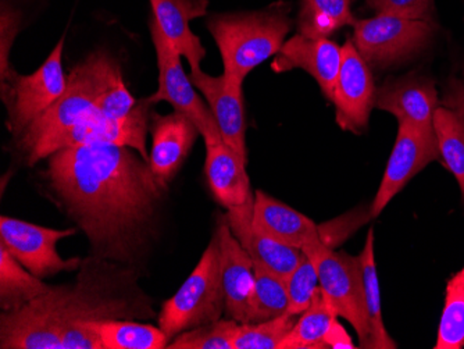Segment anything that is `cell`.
<instances>
[{
  "mask_svg": "<svg viewBox=\"0 0 464 349\" xmlns=\"http://www.w3.org/2000/svg\"><path fill=\"white\" fill-rule=\"evenodd\" d=\"M132 148L88 143L49 156V184L93 252L109 262H131L167 191Z\"/></svg>",
  "mask_w": 464,
  "mask_h": 349,
  "instance_id": "cell-1",
  "label": "cell"
},
{
  "mask_svg": "<svg viewBox=\"0 0 464 349\" xmlns=\"http://www.w3.org/2000/svg\"><path fill=\"white\" fill-rule=\"evenodd\" d=\"M109 260L83 262L75 286H52L0 317L2 349H103L93 322L150 317L142 296H131V272H120Z\"/></svg>",
  "mask_w": 464,
  "mask_h": 349,
  "instance_id": "cell-2",
  "label": "cell"
},
{
  "mask_svg": "<svg viewBox=\"0 0 464 349\" xmlns=\"http://www.w3.org/2000/svg\"><path fill=\"white\" fill-rule=\"evenodd\" d=\"M291 10V5L280 0L255 12L208 17L206 24L223 57L227 84L244 87L253 70L280 52L292 28Z\"/></svg>",
  "mask_w": 464,
  "mask_h": 349,
  "instance_id": "cell-3",
  "label": "cell"
},
{
  "mask_svg": "<svg viewBox=\"0 0 464 349\" xmlns=\"http://www.w3.org/2000/svg\"><path fill=\"white\" fill-rule=\"evenodd\" d=\"M120 78H122L121 67L103 52H95L74 67L69 75L66 92L17 137L18 150L27 163L30 166L38 163L42 150L60 132L98 113L102 95Z\"/></svg>",
  "mask_w": 464,
  "mask_h": 349,
  "instance_id": "cell-4",
  "label": "cell"
},
{
  "mask_svg": "<svg viewBox=\"0 0 464 349\" xmlns=\"http://www.w3.org/2000/svg\"><path fill=\"white\" fill-rule=\"evenodd\" d=\"M226 314L220 245L216 234L194 272L176 296L167 299L159 315V327L173 340L181 333L215 323Z\"/></svg>",
  "mask_w": 464,
  "mask_h": 349,
  "instance_id": "cell-5",
  "label": "cell"
},
{
  "mask_svg": "<svg viewBox=\"0 0 464 349\" xmlns=\"http://www.w3.org/2000/svg\"><path fill=\"white\" fill-rule=\"evenodd\" d=\"M302 251L314 265L322 293L338 317L353 325L359 344L367 348L370 328L361 257L334 251L322 236L307 242Z\"/></svg>",
  "mask_w": 464,
  "mask_h": 349,
  "instance_id": "cell-6",
  "label": "cell"
},
{
  "mask_svg": "<svg viewBox=\"0 0 464 349\" xmlns=\"http://www.w3.org/2000/svg\"><path fill=\"white\" fill-rule=\"evenodd\" d=\"M437 30V23L375 15L356 20L352 43L370 69L385 70L429 48Z\"/></svg>",
  "mask_w": 464,
  "mask_h": 349,
  "instance_id": "cell-7",
  "label": "cell"
},
{
  "mask_svg": "<svg viewBox=\"0 0 464 349\" xmlns=\"http://www.w3.org/2000/svg\"><path fill=\"white\" fill-rule=\"evenodd\" d=\"M150 28L158 54L159 90L155 95L148 99L152 103L169 102L174 111L184 114L194 122L206 145L224 142L212 111L200 98L191 77L185 74L182 69L181 54L169 43L153 15L150 18Z\"/></svg>",
  "mask_w": 464,
  "mask_h": 349,
  "instance_id": "cell-8",
  "label": "cell"
},
{
  "mask_svg": "<svg viewBox=\"0 0 464 349\" xmlns=\"http://www.w3.org/2000/svg\"><path fill=\"white\" fill-rule=\"evenodd\" d=\"M64 41L66 38L63 36L45 63L34 74H17L6 95H4L9 111L10 130L15 137L66 92L69 77L62 63Z\"/></svg>",
  "mask_w": 464,
  "mask_h": 349,
  "instance_id": "cell-9",
  "label": "cell"
},
{
  "mask_svg": "<svg viewBox=\"0 0 464 349\" xmlns=\"http://www.w3.org/2000/svg\"><path fill=\"white\" fill-rule=\"evenodd\" d=\"M152 105L150 99L138 102L131 114L124 119H109L98 111L87 119L81 120L66 131L60 132L53 140L49 141L48 145L42 150L39 160L49 158L52 153L64 148L104 142L132 148L146 161H150V155L146 150V135L150 130Z\"/></svg>",
  "mask_w": 464,
  "mask_h": 349,
  "instance_id": "cell-10",
  "label": "cell"
},
{
  "mask_svg": "<svg viewBox=\"0 0 464 349\" xmlns=\"http://www.w3.org/2000/svg\"><path fill=\"white\" fill-rule=\"evenodd\" d=\"M77 233V228L54 230L7 216H2L0 220V242L25 269L39 278L78 269L80 259L63 260L56 248L60 239Z\"/></svg>",
  "mask_w": 464,
  "mask_h": 349,
  "instance_id": "cell-11",
  "label": "cell"
},
{
  "mask_svg": "<svg viewBox=\"0 0 464 349\" xmlns=\"http://www.w3.org/2000/svg\"><path fill=\"white\" fill-rule=\"evenodd\" d=\"M375 92L372 69L349 39L343 46V63L331 99L336 122L343 131L362 134L367 129Z\"/></svg>",
  "mask_w": 464,
  "mask_h": 349,
  "instance_id": "cell-12",
  "label": "cell"
},
{
  "mask_svg": "<svg viewBox=\"0 0 464 349\" xmlns=\"http://www.w3.org/2000/svg\"><path fill=\"white\" fill-rule=\"evenodd\" d=\"M395 145L382 177V186L372 200L370 216L378 218L388 203L405 189L406 184L416 174L426 169L431 161L440 160L437 137L411 126L408 122H398Z\"/></svg>",
  "mask_w": 464,
  "mask_h": 349,
  "instance_id": "cell-13",
  "label": "cell"
},
{
  "mask_svg": "<svg viewBox=\"0 0 464 349\" xmlns=\"http://www.w3.org/2000/svg\"><path fill=\"white\" fill-rule=\"evenodd\" d=\"M440 106L434 81L423 75L390 78L375 92L374 108L392 114L398 122L417 127L430 137H437L434 116Z\"/></svg>",
  "mask_w": 464,
  "mask_h": 349,
  "instance_id": "cell-14",
  "label": "cell"
},
{
  "mask_svg": "<svg viewBox=\"0 0 464 349\" xmlns=\"http://www.w3.org/2000/svg\"><path fill=\"white\" fill-rule=\"evenodd\" d=\"M220 245L221 275L226 294V315L239 325L252 322L255 296V262L232 234L227 218H221L218 228Z\"/></svg>",
  "mask_w": 464,
  "mask_h": 349,
  "instance_id": "cell-15",
  "label": "cell"
},
{
  "mask_svg": "<svg viewBox=\"0 0 464 349\" xmlns=\"http://www.w3.org/2000/svg\"><path fill=\"white\" fill-rule=\"evenodd\" d=\"M341 63L343 46L330 38L314 39L296 34L284 44L274 57L273 70L276 73H285L301 69L309 73L325 98L331 101Z\"/></svg>",
  "mask_w": 464,
  "mask_h": 349,
  "instance_id": "cell-16",
  "label": "cell"
},
{
  "mask_svg": "<svg viewBox=\"0 0 464 349\" xmlns=\"http://www.w3.org/2000/svg\"><path fill=\"white\" fill-rule=\"evenodd\" d=\"M150 120V169L161 182L169 184L191 152L198 135H200L199 130L191 120L179 111L166 116H160L153 111Z\"/></svg>",
  "mask_w": 464,
  "mask_h": 349,
  "instance_id": "cell-17",
  "label": "cell"
},
{
  "mask_svg": "<svg viewBox=\"0 0 464 349\" xmlns=\"http://www.w3.org/2000/svg\"><path fill=\"white\" fill-rule=\"evenodd\" d=\"M189 77L208 101L224 143L246 160V120L242 88L227 84L224 75L213 77L202 70L191 72Z\"/></svg>",
  "mask_w": 464,
  "mask_h": 349,
  "instance_id": "cell-18",
  "label": "cell"
},
{
  "mask_svg": "<svg viewBox=\"0 0 464 349\" xmlns=\"http://www.w3.org/2000/svg\"><path fill=\"white\" fill-rule=\"evenodd\" d=\"M253 199L244 207L231 208L227 215L229 228L253 262L265 266L284 278L304 259L302 249L283 244L253 228Z\"/></svg>",
  "mask_w": 464,
  "mask_h": 349,
  "instance_id": "cell-19",
  "label": "cell"
},
{
  "mask_svg": "<svg viewBox=\"0 0 464 349\" xmlns=\"http://www.w3.org/2000/svg\"><path fill=\"white\" fill-rule=\"evenodd\" d=\"M153 17L173 48L187 57L191 72H199L206 51L189 22L208 15V0H150Z\"/></svg>",
  "mask_w": 464,
  "mask_h": 349,
  "instance_id": "cell-20",
  "label": "cell"
},
{
  "mask_svg": "<svg viewBox=\"0 0 464 349\" xmlns=\"http://www.w3.org/2000/svg\"><path fill=\"white\" fill-rule=\"evenodd\" d=\"M252 224L259 233L299 249L320 236L312 218L263 191L255 192Z\"/></svg>",
  "mask_w": 464,
  "mask_h": 349,
  "instance_id": "cell-21",
  "label": "cell"
},
{
  "mask_svg": "<svg viewBox=\"0 0 464 349\" xmlns=\"http://www.w3.org/2000/svg\"><path fill=\"white\" fill-rule=\"evenodd\" d=\"M205 173L216 200L227 209L244 207L253 199L246 160L224 142L206 145Z\"/></svg>",
  "mask_w": 464,
  "mask_h": 349,
  "instance_id": "cell-22",
  "label": "cell"
},
{
  "mask_svg": "<svg viewBox=\"0 0 464 349\" xmlns=\"http://www.w3.org/2000/svg\"><path fill=\"white\" fill-rule=\"evenodd\" d=\"M52 286H46L24 266L21 265L0 242V307L4 312L30 304L34 299L51 291Z\"/></svg>",
  "mask_w": 464,
  "mask_h": 349,
  "instance_id": "cell-23",
  "label": "cell"
},
{
  "mask_svg": "<svg viewBox=\"0 0 464 349\" xmlns=\"http://www.w3.org/2000/svg\"><path fill=\"white\" fill-rule=\"evenodd\" d=\"M352 0H301L296 28L301 35L309 38H330L334 33L352 25L354 18Z\"/></svg>",
  "mask_w": 464,
  "mask_h": 349,
  "instance_id": "cell-24",
  "label": "cell"
},
{
  "mask_svg": "<svg viewBox=\"0 0 464 349\" xmlns=\"http://www.w3.org/2000/svg\"><path fill=\"white\" fill-rule=\"evenodd\" d=\"M90 328L98 333L103 349H163L171 341L160 327L127 319L93 322Z\"/></svg>",
  "mask_w": 464,
  "mask_h": 349,
  "instance_id": "cell-25",
  "label": "cell"
},
{
  "mask_svg": "<svg viewBox=\"0 0 464 349\" xmlns=\"http://www.w3.org/2000/svg\"><path fill=\"white\" fill-rule=\"evenodd\" d=\"M363 269L364 299H366L367 317H369L370 337L367 348L395 349V341L388 334L382 320V293L378 281L377 265L374 257V230L367 233L363 251L359 255Z\"/></svg>",
  "mask_w": 464,
  "mask_h": 349,
  "instance_id": "cell-26",
  "label": "cell"
},
{
  "mask_svg": "<svg viewBox=\"0 0 464 349\" xmlns=\"http://www.w3.org/2000/svg\"><path fill=\"white\" fill-rule=\"evenodd\" d=\"M335 309L331 306L320 288L313 298L312 305L295 323L289 334L284 338L278 349H324V337L336 320Z\"/></svg>",
  "mask_w": 464,
  "mask_h": 349,
  "instance_id": "cell-27",
  "label": "cell"
},
{
  "mask_svg": "<svg viewBox=\"0 0 464 349\" xmlns=\"http://www.w3.org/2000/svg\"><path fill=\"white\" fill-rule=\"evenodd\" d=\"M434 130L440 160L458 179L464 199V127L455 111L440 105L435 111Z\"/></svg>",
  "mask_w": 464,
  "mask_h": 349,
  "instance_id": "cell-28",
  "label": "cell"
},
{
  "mask_svg": "<svg viewBox=\"0 0 464 349\" xmlns=\"http://www.w3.org/2000/svg\"><path fill=\"white\" fill-rule=\"evenodd\" d=\"M255 296H253L252 322L266 320L288 315L289 298L285 278L271 272L265 266L255 263Z\"/></svg>",
  "mask_w": 464,
  "mask_h": 349,
  "instance_id": "cell-29",
  "label": "cell"
},
{
  "mask_svg": "<svg viewBox=\"0 0 464 349\" xmlns=\"http://www.w3.org/2000/svg\"><path fill=\"white\" fill-rule=\"evenodd\" d=\"M464 346V267L447 286L444 311L438 328L435 349H460Z\"/></svg>",
  "mask_w": 464,
  "mask_h": 349,
  "instance_id": "cell-30",
  "label": "cell"
},
{
  "mask_svg": "<svg viewBox=\"0 0 464 349\" xmlns=\"http://www.w3.org/2000/svg\"><path fill=\"white\" fill-rule=\"evenodd\" d=\"M295 317L283 315L262 323H246L237 327L232 349H278L294 327Z\"/></svg>",
  "mask_w": 464,
  "mask_h": 349,
  "instance_id": "cell-31",
  "label": "cell"
},
{
  "mask_svg": "<svg viewBox=\"0 0 464 349\" xmlns=\"http://www.w3.org/2000/svg\"><path fill=\"white\" fill-rule=\"evenodd\" d=\"M239 323L220 319L199 325L177 335L167 348L170 349H232V341Z\"/></svg>",
  "mask_w": 464,
  "mask_h": 349,
  "instance_id": "cell-32",
  "label": "cell"
},
{
  "mask_svg": "<svg viewBox=\"0 0 464 349\" xmlns=\"http://www.w3.org/2000/svg\"><path fill=\"white\" fill-rule=\"evenodd\" d=\"M285 283L289 298L286 314L299 316L312 305L315 293L320 290L319 275L306 255L301 263L286 276Z\"/></svg>",
  "mask_w": 464,
  "mask_h": 349,
  "instance_id": "cell-33",
  "label": "cell"
},
{
  "mask_svg": "<svg viewBox=\"0 0 464 349\" xmlns=\"http://www.w3.org/2000/svg\"><path fill=\"white\" fill-rule=\"evenodd\" d=\"M366 4L375 15L435 23L434 0H366Z\"/></svg>",
  "mask_w": 464,
  "mask_h": 349,
  "instance_id": "cell-34",
  "label": "cell"
},
{
  "mask_svg": "<svg viewBox=\"0 0 464 349\" xmlns=\"http://www.w3.org/2000/svg\"><path fill=\"white\" fill-rule=\"evenodd\" d=\"M138 102L125 87L124 81L120 78L106 92L102 95L98 103V111L109 119H124L134 111Z\"/></svg>",
  "mask_w": 464,
  "mask_h": 349,
  "instance_id": "cell-35",
  "label": "cell"
},
{
  "mask_svg": "<svg viewBox=\"0 0 464 349\" xmlns=\"http://www.w3.org/2000/svg\"><path fill=\"white\" fill-rule=\"evenodd\" d=\"M18 24H20V15L12 9L4 7L2 10V96L6 95L17 73L13 72L10 66H7V52L12 48L13 38L18 33Z\"/></svg>",
  "mask_w": 464,
  "mask_h": 349,
  "instance_id": "cell-36",
  "label": "cell"
},
{
  "mask_svg": "<svg viewBox=\"0 0 464 349\" xmlns=\"http://www.w3.org/2000/svg\"><path fill=\"white\" fill-rule=\"evenodd\" d=\"M440 103L445 108L455 111L461 121V126L464 127V81L459 80V78L450 80L445 87Z\"/></svg>",
  "mask_w": 464,
  "mask_h": 349,
  "instance_id": "cell-37",
  "label": "cell"
},
{
  "mask_svg": "<svg viewBox=\"0 0 464 349\" xmlns=\"http://www.w3.org/2000/svg\"><path fill=\"white\" fill-rule=\"evenodd\" d=\"M324 344L327 348L333 349H353V341H352L351 335L346 332L345 327L341 325L338 320H334L331 325L330 330L324 337Z\"/></svg>",
  "mask_w": 464,
  "mask_h": 349,
  "instance_id": "cell-38",
  "label": "cell"
}]
</instances>
